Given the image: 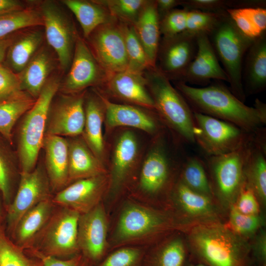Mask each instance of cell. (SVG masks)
I'll return each instance as SVG.
<instances>
[{
  "label": "cell",
  "instance_id": "6da1fadb",
  "mask_svg": "<svg viewBox=\"0 0 266 266\" xmlns=\"http://www.w3.org/2000/svg\"><path fill=\"white\" fill-rule=\"evenodd\" d=\"M174 87L193 112L231 123L248 133H253L266 123V105L256 99L253 107L244 104L220 81L202 87L181 82Z\"/></svg>",
  "mask_w": 266,
  "mask_h": 266
},
{
  "label": "cell",
  "instance_id": "7a4b0ae2",
  "mask_svg": "<svg viewBox=\"0 0 266 266\" xmlns=\"http://www.w3.org/2000/svg\"><path fill=\"white\" fill-rule=\"evenodd\" d=\"M188 241L198 262L208 266H252L251 245L222 224L205 221L194 225Z\"/></svg>",
  "mask_w": 266,
  "mask_h": 266
},
{
  "label": "cell",
  "instance_id": "3957f363",
  "mask_svg": "<svg viewBox=\"0 0 266 266\" xmlns=\"http://www.w3.org/2000/svg\"><path fill=\"white\" fill-rule=\"evenodd\" d=\"M143 74L162 123L180 142L195 143L194 113L186 100L157 66Z\"/></svg>",
  "mask_w": 266,
  "mask_h": 266
},
{
  "label": "cell",
  "instance_id": "277c9868",
  "mask_svg": "<svg viewBox=\"0 0 266 266\" xmlns=\"http://www.w3.org/2000/svg\"><path fill=\"white\" fill-rule=\"evenodd\" d=\"M208 36L228 77L229 89L244 102L246 96L242 84V69L246 54L254 39L243 34L227 12Z\"/></svg>",
  "mask_w": 266,
  "mask_h": 266
},
{
  "label": "cell",
  "instance_id": "5b68a950",
  "mask_svg": "<svg viewBox=\"0 0 266 266\" xmlns=\"http://www.w3.org/2000/svg\"><path fill=\"white\" fill-rule=\"evenodd\" d=\"M59 87L57 78L47 81L33 105L22 120L18 142L21 172H30L34 169L40 150L43 147L52 100Z\"/></svg>",
  "mask_w": 266,
  "mask_h": 266
},
{
  "label": "cell",
  "instance_id": "8992f818",
  "mask_svg": "<svg viewBox=\"0 0 266 266\" xmlns=\"http://www.w3.org/2000/svg\"><path fill=\"white\" fill-rule=\"evenodd\" d=\"M80 214L59 207L36 238L32 247L26 251L32 256L42 255L66 259L79 254L78 222Z\"/></svg>",
  "mask_w": 266,
  "mask_h": 266
},
{
  "label": "cell",
  "instance_id": "52a82bcc",
  "mask_svg": "<svg viewBox=\"0 0 266 266\" xmlns=\"http://www.w3.org/2000/svg\"><path fill=\"white\" fill-rule=\"evenodd\" d=\"M177 225L165 212L130 204L122 211L113 239L117 245L145 240L177 228Z\"/></svg>",
  "mask_w": 266,
  "mask_h": 266
},
{
  "label": "cell",
  "instance_id": "ba28073f",
  "mask_svg": "<svg viewBox=\"0 0 266 266\" xmlns=\"http://www.w3.org/2000/svg\"><path fill=\"white\" fill-rule=\"evenodd\" d=\"M195 142L208 156L234 151L248 142L254 133H248L228 122L193 112Z\"/></svg>",
  "mask_w": 266,
  "mask_h": 266
},
{
  "label": "cell",
  "instance_id": "9c48e42d",
  "mask_svg": "<svg viewBox=\"0 0 266 266\" xmlns=\"http://www.w3.org/2000/svg\"><path fill=\"white\" fill-rule=\"evenodd\" d=\"M164 131L154 136L143 161L139 188L148 195H159L170 187L174 172L180 168L171 153Z\"/></svg>",
  "mask_w": 266,
  "mask_h": 266
},
{
  "label": "cell",
  "instance_id": "30bf717a",
  "mask_svg": "<svg viewBox=\"0 0 266 266\" xmlns=\"http://www.w3.org/2000/svg\"><path fill=\"white\" fill-rule=\"evenodd\" d=\"M253 137L234 151L207 157L206 166L212 178V193L214 190L224 202H233L245 183V164Z\"/></svg>",
  "mask_w": 266,
  "mask_h": 266
},
{
  "label": "cell",
  "instance_id": "8fae6325",
  "mask_svg": "<svg viewBox=\"0 0 266 266\" xmlns=\"http://www.w3.org/2000/svg\"><path fill=\"white\" fill-rule=\"evenodd\" d=\"M87 39L97 61L110 76L127 69L128 58L120 21L115 20L100 26Z\"/></svg>",
  "mask_w": 266,
  "mask_h": 266
},
{
  "label": "cell",
  "instance_id": "7c38bea8",
  "mask_svg": "<svg viewBox=\"0 0 266 266\" xmlns=\"http://www.w3.org/2000/svg\"><path fill=\"white\" fill-rule=\"evenodd\" d=\"M40 12L47 42L56 52L62 68L66 70L70 66L79 36L73 24L54 2L42 3Z\"/></svg>",
  "mask_w": 266,
  "mask_h": 266
},
{
  "label": "cell",
  "instance_id": "4fadbf2b",
  "mask_svg": "<svg viewBox=\"0 0 266 266\" xmlns=\"http://www.w3.org/2000/svg\"><path fill=\"white\" fill-rule=\"evenodd\" d=\"M198 50L197 35L184 32L161 38L156 66L170 81H178L195 58Z\"/></svg>",
  "mask_w": 266,
  "mask_h": 266
},
{
  "label": "cell",
  "instance_id": "5bb4252c",
  "mask_svg": "<svg viewBox=\"0 0 266 266\" xmlns=\"http://www.w3.org/2000/svg\"><path fill=\"white\" fill-rule=\"evenodd\" d=\"M110 77L98 63L84 40L78 36L64 85V90L69 94H75L83 92L90 86L101 87Z\"/></svg>",
  "mask_w": 266,
  "mask_h": 266
},
{
  "label": "cell",
  "instance_id": "9a60e30c",
  "mask_svg": "<svg viewBox=\"0 0 266 266\" xmlns=\"http://www.w3.org/2000/svg\"><path fill=\"white\" fill-rule=\"evenodd\" d=\"M108 186L107 173L80 179L58 192L52 201L54 205L83 214L100 203Z\"/></svg>",
  "mask_w": 266,
  "mask_h": 266
},
{
  "label": "cell",
  "instance_id": "2e32d148",
  "mask_svg": "<svg viewBox=\"0 0 266 266\" xmlns=\"http://www.w3.org/2000/svg\"><path fill=\"white\" fill-rule=\"evenodd\" d=\"M50 184L41 168L20 172L18 189L7 211L9 229L13 234L22 217L39 202L51 199Z\"/></svg>",
  "mask_w": 266,
  "mask_h": 266
},
{
  "label": "cell",
  "instance_id": "e0dca14e",
  "mask_svg": "<svg viewBox=\"0 0 266 266\" xmlns=\"http://www.w3.org/2000/svg\"><path fill=\"white\" fill-rule=\"evenodd\" d=\"M97 90L104 105V125L107 132L126 127L141 130L155 136L164 131L158 114L156 112L153 113L155 110L113 102Z\"/></svg>",
  "mask_w": 266,
  "mask_h": 266
},
{
  "label": "cell",
  "instance_id": "ac0fdd59",
  "mask_svg": "<svg viewBox=\"0 0 266 266\" xmlns=\"http://www.w3.org/2000/svg\"><path fill=\"white\" fill-rule=\"evenodd\" d=\"M85 92L63 96L50 108L45 135L73 137L82 134Z\"/></svg>",
  "mask_w": 266,
  "mask_h": 266
},
{
  "label": "cell",
  "instance_id": "d6986e66",
  "mask_svg": "<svg viewBox=\"0 0 266 266\" xmlns=\"http://www.w3.org/2000/svg\"><path fill=\"white\" fill-rule=\"evenodd\" d=\"M108 224L100 203L89 211L80 214L77 243L80 252L93 264L103 257L107 245Z\"/></svg>",
  "mask_w": 266,
  "mask_h": 266
},
{
  "label": "cell",
  "instance_id": "ffe728a7",
  "mask_svg": "<svg viewBox=\"0 0 266 266\" xmlns=\"http://www.w3.org/2000/svg\"><path fill=\"white\" fill-rule=\"evenodd\" d=\"M101 87L102 89L98 90L106 97L110 96L125 104L155 110L143 73L127 69L115 73Z\"/></svg>",
  "mask_w": 266,
  "mask_h": 266
},
{
  "label": "cell",
  "instance_id": "44dd1931",
  "mask_svg": "<svg viewBox=\"0 0 266 266\" xmlns=\"http://www.w3.org/2000/svg\"><path fill=\"white\" fill-rule=\"evenodd\" d=\"M140 147L136 134L125 130L116 137L112 150L108 191L117 193L138 164Z\"/></svg>",
  "mask_w": 266,
  "mask_h": 266
},
{
  "label": "cell",
  "instance_id": "7402d4cb",
  "mask_svg": "<svg viewBox=\"0 0 266 266\" xmlns=\"http://www.w3.org/2000/svg\"><path fill=\"white\" fill-rule=\"evenodd\" d=\"M198 50L196 55L180 79L188 85L204 87L211 80L228 82V77L217 58L207 34H197Z\"/></svg>",
  "mask_w": 266,
  "mask_h": 266
},
{
  "label": "cell",
  "instance_id": "603a6c76",
  "mask_svg": "<svg viewBox=\"0 0 266 266\" xmlns=\"http://www.w3.org/2000/svg\"><path fill=\"white\" fill-rule=\"evenodd\" d=\"M85 124L82 133L84 141L97 158L103 164L105 161V147L103 135L105 108L97 90L84 99Z\"/></svg>",
  "mask_w": 266,
  "mask_h": 266
},
{
  "label": "cell",
  "instance_id": "cb8c5ba5",
  "mask_svg": "<svg viewBox=\"0 0 266 266\" xmlns=\"http://www.w3.org/2000/svg\"><path fill=\"white\" fill-rule=\"evenodd\" d=\"M42 148L45 151L46 175L50 187L59 192L69 185L67 139L45 135Z\"/></svg>",
  "mask_w": 266,
  "mask_h": 266
},
{
  "label": "cell",
  "instance_id": "d4e9b609",
  "mask_svg": "<svg viewBox=\"0 0 266 266\" xmlns=\"http://www.w3.org/2000/svg\"><path fill=\"white\" fill-rule=\"evenodd\" d=\"M242 84L245 96L257 94L266 87V31L255 39L245 57Z\"/></svg>",
  "mask_w": 266,
  "mask_h": 266
},
{
  "label": "cell",
  "instance_id": "484cf974",
  "mask_svg": "<svg viewBox=\"0 0 266 266\" xmlns=\"http://www.w3.org/2000/svg\"><path fill=\"white\" fill-rule=\"evenodd\" d=\"M68 144V182L107 173L103 165L94 154L83 138L76 136L67 140Z\"/></svg>",
  "mask_w": 266,
  "mask_h": 266
},
{
  "label": "cell",
  "instance_id": "4316f807",
  "mask_svg": "<svg viewBox=\"0 0 266 266\" xmlns=\"http://www.w3.org/2000/svg\"><path fill=\"white\" fill-rule=\"evenodd\" d=\"M54 206L51 198L39 202L27 212L13 233L15 243L25 250L30 249L50 218Z\"/></svg>",
  "mask_w": 266,
  "mask_h": 266
},
{
  "label": "cell",
  "instance_id": "83f0119b",
  "mask_svg": "<svg viewBox=\"0 0 266 266\" xmlns=\"http://www.w3.org/2000/svg\"><path fill=\"white\" fill-rule=\"evenodd\" d=\"M133 26L151 63L156 67L161 35L156 0H147Z\"/></svg>",
  "mask_w": 266,
  "mask_h": 266
},
{
  "label": "cell",
  "instance_id": "f1b7e54d",
  "mask_svg": "<svg viewBox=\"0 0 266 266\" xmlns=\"http://www.w3.org/2000/svg\"><path fill=\"white\" fill-rule=\"evenodd\" d=\"M62 2L74 15L86 38L100 26L117 20L96 0H64Z\"/></svg>",
  "mask_w": 266,
  "mask_h": 266
},
{
  "label": "cell",
  "instance_id": "f546056e",
  "mask_svg": "<svg viewBox=\"0 0 266 266\" xmlns=\"http://www.w3.org/2000/svg\"><path fill=\"white\" fill-rule=\"evenodd\" d=\"M172 193L181 210L189 218L205 220L213 216L212 198L192 190L179 179L172 188Z\"/></svg>",
  "mask_w": 266,
  "mask_h": 266
},
{
  "label": "cell",
  "instance_id": "4dcf8cb0",
  "mask_svg": "<svg viewBox=\"0 0 266 266\" xmlns=\"http://www.w3.org/2000/svg\"><path fill=\"white\" fill-rule=\"evenodd\" d=\"M52 66L47 52L40 50L36 52L24 69L17 73L22 89L36 99L47 82Z\"/></svg>",
  "mask_w": 266,
  "mask_h": 266
},
{
  "label": "cell",
  "instance_id": "1f68e13d",
  "mask_svg": "<svg viewBox=\"0 0 266 266\" xmlns=\"http://www.w3.org/2000/svg\"><path fill=\"white\" fill-rule=\"evenodd\" d=\"M42 39V33L36 31L13 39L6 54L5 65L13 72L20 73L36 53Z\"/></svg>",
  "mask_w": 266,
  "mask_h": 266
},
{
  "label": "cell",
  "instance_id": "d6a6232c",
  "mask_svg": "<svg viewBox=\"0 0 266 266\" xmlns=\"http://www.w3.org/2000/svg\"><path fill=\"white\" fill-rule=\"evenodd\" d=\"M35 100L27 93L0 102V134L12 143V131L18 120L33 105Z\"/></svg>",
  "mask_w": 266,
  "mask_h": 266
},
{
  "label": "cell",
  "instance_id": "836d02e7",
  "mask_svg": "<svg viewBox=\"0 0 266 266\" xmlns=\"http://www.w3.org/2000/svg\"><path fill=\"white\" fill-rule=\"evenodd\" d=\"M205 167L200 158L186 157L181 165L178 179L192 190L212 198L213 193Z\"/></svg>",
  "mask_w": 266,
  "mask_h": 266
},
{
  "label": "cell",
  "instance_id": "e575fe53",
  "mask_svg": "<svg viewBox=\"0 0 266 266\" xmlns=\"http://www.w3.org/2000/svg\"><path fill=\"white\" fill-rule=\"evenodd\" d=\"M120 22L124 34L128 58L127 70L143 73L150 68L155 67L148 58L133 25Z\"/></svg>",
  "mask_w": 266,
  "mask_h": 266
},
{
  "label": "cell",
  "instance_id": "d590c367",
  "mask_svg": "<svg viewBox=\"0 0 266 266\" xmlns=\"http://www.w3.org/2000/svg\"><path fill=\"white\" fill-rule=\"evenodd\" d=\"M43 25L40 11L23 8L0 15V39L28 27Z\"/></svg>",
  "mask_w": 266,
  "mask_h": 266
},
{
  "label": "cell",
  "instance_id": "8d00e7d4",
  "mask_svg": "<svg viewBox=\"0 0 266 266\" xmlns=\"http://www.w3.org/2000/svg\"><path fill=\"white\" fill-rule=\"evenodd\" d=\"M0 266H44L39 258L28 254L11 241L0 227Z\"/></svg>",
  "mask_w": 266,
  "mask_h": 266
},
{
  "label": "cell",
  "instance_id": "74e56055",
  "mask_svg": "<svg viewBox=\"0 0 266 266\" xmlns=\"http://www.w3.org/2000/svg\"><path fill=\"white\" fill-rule=\"evenodd\" d=\"M266 4L264 0H181L180 5L188 10L220 12L234 8L266 7Z\"/></svg>",
  "mask_w": 266,
  "mask_h": 266
},
{
  "label": "cell",
  "instance_id": "f35d334b",
  "mask_svg": "<svg viewBox=\"0 0 266 266\" xmlns=\"http://www.w3.org/2000/svg\"><path fill=\"white\" fill-rule=\"evenodd\" d=\"M119 21L133 25L147 0H96Z\"/></svg>",
  "mask_w": 266,
  "mask_h": 266
},
{
  "label": "cell",
  "instance_id": "ab89813d",
  "mask_svg": "<svg viewBox=\"0 0 266 266\" xmlns=\"http://www.w3.org/2000/svg\"><path fill=\"white\" fill-rule=\"evenodd\" d=\"M186 254L182 240L174 238L155 252L151 258L150 266H184Z\"/></svg>",
  "mask_w": 266,
  "mask_h": 266
},
{
  "label": "cell",
  "instance_id": "60d3db41",
  "mask_svg": "<svg viewBox=\"0 0 266 266\" xmlns=\"http://www.w3.org/2000/svg\"><path fill=\"white\" fill-rule=\"evenodd\" d=\"M226 12H210L188 10L185 32L196 35L200 33L208 35Z\"/></svg>",
  "mask_w": 266,
  "mask_h": 266
},
{
  "label": "cell",
  "instance_id": "b9f144b4",
  "mask_svg": "<svg viewBox=\"0 0 266 266\" xmlns=\"http://www.w3.org/2000/svg\"><path fill=\"white\" fill-rule=\"evenodd\" d=\"M229 221L232 230L243 237L254 234L263 224V219L259 215H245L238 212L232 205Z\"/></svg>",
  "mask_w": 266,
  "mask_h": 266
},
{
  "label": "cell",
  "instance_id": "7bdbcfd3",
  "mask_svg": "<svg viewBox=\"0 0 266 266\" xmlns=\"http://www.w3.org/2000/svg\"><path fill=\"white\" fill-rule=\"evenodd\" d=\"M26 93L22 89L18 74L0 64V102Z\"/></svg>",
  "mask_w": 266,
  "mask_h": 266
},
{
  "label": "cell",
  "instance_id": "ee69618b",
  "mask_svg": "<svg viewBox=\"0 0 266 266\" xmlns=\"http://www.w3.org/2000/svg\"><path fill=\"white\" fill-rule=\"evenodd\" d=\"M188 10L175 8L160 20L161 34L172 36L186 31Z\"/></svg>",
  "mask_w": 266,
  "mask_h": 266
},
{
  "label": "cell",
  "instance_id": "f6af8a7d",
  "mask_svg": "<svg viewBox=\"0 0 266 266\" xmlns=\"http://www.w3.org/2000/svg\"><path fill=\"white\" fill-rule=\"evenodd\" d=\"M143 257L141 249L125 247L110 254L99 266H141Z\"/></svg>",
  "mask_w": 266,
  "mask_h": 266
},
{
  "label": "cell",
  "instance_id": "bcb514c9",
  "mask_svg": "<svg viewBox=\"0 0 266 266\" xmlns=\"http://www.w3.org/2000/svg\"><path fill=\"white\" fill-rule=\"evenodd\" d=\"M226 11L238 29L248 38L255 39L263 33L254 25L246 7L230 9Z\"/></svg>",
  "mask_w": 266,
  "mask_h": 266
},
{
  "label": "cell",
  "instance_id": "7dc6e473",
  "mask_svg": "<svg viewBox=\"0 0 266 266\" xmlns=\"http://www.w3.org/2000/svg\"><path fill=\"white\" fill-rule=\"evenodd\" d=\"M0 141V191L5 201L11 195V182L13 168L10 154Z\"/></svg>",
  "mask_w": 266,
  "mask_h": 266
},
{
  "label": "cell",
  "instance_id": "c3c4849f",
  "mask_svg": "<svg viewBox=\"0 0 266 266\" xmlns=\"http://www.w3.org/2000/svg\"><path fill=\"white\" fill-rule=\"evenodd\" d=\"M233 204L236 209L245 215H259V201L252 189L245 183L242 187Z\"/></svg>",
  "mask_w": 266,
  "mask_h": 266
},
{
  "label": "cell",
  "instance_id": "681fc988",
  "mask_svg": "<svg viewBox=\"0 0 266 266\" xmlns=\"http://www.w3.org/2000/svg\"><path fill=\"white\" fill-rule=\"evenodd\" d=\"M34 257L41 259L44 266H92L93 264L81 253L66 259L42 255Z\"/></svg>",
  "mask_w": 266,
  "mask_h": 266
},
{
  "label": "cell",
  "instance_id": "f907efd6",
  "mask_svg": "<svg viewBox=\"0 0 266 266\" xmlns=\"http://www.w3.org/2000/svg\"><path fill=\"white\" fill-rule=\"evenodd\" d=\"M251 252L259 266H266V234L262 230L257 235Z\"/></svg>",
  "mask_w": 266,
  "mask_h": 266
},
{
  "label": "cell",
  "instance_id": "816d5d0a",
  "mask_svg": "<svg viewBox=\"0 0 266 266\" xmlns=\"http://www.w3.org/2000/svg\"><path fill=\"white\" fill-rule=\"evenodd\" d=\"M246 9L257 29L261 33L266 31V7H249Z\"/></svg>",
  "mask_w": 266,
  "mask_h": 266
},
{
  "label": "cell",
  "instance_id": "f5cc1de1",
  "mask_svg": "<svg viewBox=\"0 0 266 266\" xmlns=\"http://www.w3.org/2000/svg\"><path fill=\"white\" fill-rule=\"evenodd\" d=\"M157 10L160 20L167 13L181 5V0H156Z\"/></svg>",
  "mask_w": 266,
  "mask_h": 266
},
{
  "label": "cell",
  "instance_id": "db71d44e",
  "mask_svg": "<svg viewBox=\"0 0 266 266\" xmlns=\"http://www.w3.org/2000/svg\"><path fill=\"white\" fill-rule=\"evenodd\" d=\"M23 8V4L19 0H0V15Z\"/></svg>",
  "mask_w": 266,
  "mask_h": 266
},
{
  "label": "cell",
  "instance_id": "11a10c76",
  "mask_svg": "<svg viewBox=\"0 0 266 266\" xmlns=\"http://www.w3.org/2000/svg\"><path fill=\"white\" fill-rule=\"evenodd\" d=\"M13 39L10 36L0 39V64L4 62L7 49Z\"/></svg>",
  "mask_w": 266,
  "mask_h": 266
},
{
  "label": "cell",
  "instance_id": "9f6ffc18",
  "mask_svg": "<svg viewBox=\"0 0 266 266\" xmlns=\"http://www.w3.org/2000/svg\"><path fill=\"white\" fill-rule=\"evenodd\" d=\"M187 266H208L201 263L198 262L195 264H189Z\"/></svg>",
  "mask_w": 266,
  "mask_h": 266
},
{
  "label": "cell",
  "instance_id": "6f0895ef",
  "mask_svg": "<svg viewBox=\"0 0 266 266\" xmlns=\"http://www.w3.org/2000/svg\"><path fill=\"white\" fill-rule=\"evenodd\" d=\"M0 218H1V215H0Z\"/></svg>",
  "mask_w": 266,
  "mask_h": 266
}]
</instances>
